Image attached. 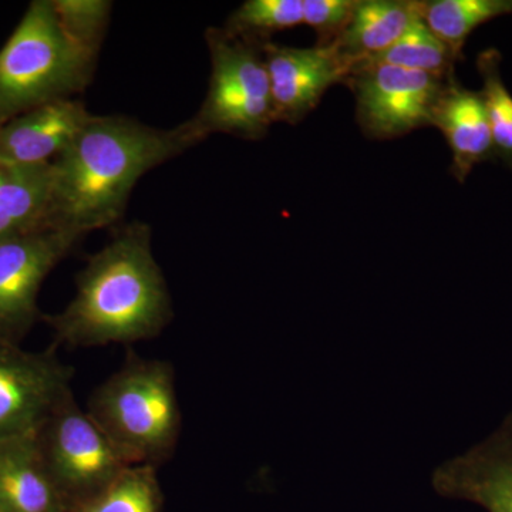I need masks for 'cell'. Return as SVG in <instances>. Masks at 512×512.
<instances>
[{"label":"cell","mask_w":512,"mask_h":512,"mask_svg":"<svg viewBox=\"0 0 512 512\" xmlns=\"http://www.w3.org/2000/svg\"><path fill=\"white\" fill-rule=\"evenodd\" d=\"M205 40L211 56L210 87L190 119L192 126L204 140L214 133L261 140L275 123L261 45L218 28L208 29Z\"/></svg>","instance_id":"cell-5"},{"label":"cell","mask_w":512,"mask_h":512,"mask_svg":"<svg viewBox=\"0 0 512 512\" xmlns=\"http://www.w3.org/2000/svg\"><path fill=\"white\" fill-rule=\"evenodd\" d=\"M202 141L190 120L164 130L92 114L52 163L53 225L87 235L116 224L144 174Z\"/></svg>","instance_id":"cell-1"},{"label":"cell","mask_w":512,"mask_h":512,"mask_svg":"<svg viewBox=\"0 0 512 512\" xmlns=\"http://www.w3.org/2000/svg\"><path fill=\"white\" fill-rule=\"evenodd\" d=\"M52 225V163L0 164V241Z\"/></svg>","instance_id":"cell-16"},{"label":"cell","mask_w":512,"mask_h":512,"mask_svg":"<svg viewBox=\"0 0 512 512\" xmlns=\"http://www.w3.org/2000/svg\"><path fill=\"white\" fill-rule=\"evenodd\" d=\"M53 8L66 35L86 52L99 56L113 3L109 0H53Z\"/></svg>","instance_id":"cell-22"},{"label":"cell","mask_w":512,"mask_h":512,"mask_svg":"<svg viewBox=\"0 0 512 512\" xmlns=\"http://www.w3.org/2000/svg\"><path fill=\"white\" fill-rule=\"evenodd\" d=\"M0 511H69L40 456L36 433L0 440Z\"/></svg>","instance_id":"cell-14"},{"label":"cell","mask_w":512,"mask_h":512,"mask_svg":"<svg viewBox=\"0 0 512 512\" xmlns=\"http://www.w3.org/2000/svg\"><path fill=\"white\" fill-rule=\"evenodd\" d=\"M431 126L440 128L446 137L453 156L451 174L458 183L463 184L476 165L495 157L483 94L461 86L456 77L444 87Z\"/></svg>","instance_id":"cell-13"},{"label":"cell","mask_w":512,"mask_h":512,"mask_svg":"<svg viewBox=\"0 0 512 512\" xmlns=\"http://www.w3.org/2000/svg\"><path fill=\"white\" fill-rule=\"evenodd\" d=\"M477 69L483 80V94L493 136L494 154L512 171V94L501 76V55L497 49H485L477 57Z\"/></svg>","instance_id":"cell-21"},{"label":"cell","mask_w":512,"mask_h":512,"mask_svg":"<svg viewBox=\"0 0 512 512\" xmlns=\"http://www.w3.org/2000/svg\"><path fill=\"white\" fill-rule=\"evenodd\" d=\"M36 441L43 463L69 508L96 494L130 467L86 409L77 404L72 390L37 429Z\"/></svg>","instance_id":"cell-6"},{"label":"cell","mask_w":512,"mask_h":512,"mask_svg":"<svg viewBox=\"0 0 512 512\" xmlns=\"http://www.w3.org/2000/svg\"><path fill=\"white\" fill-rule=\"evenodd\" d=\"M433 487L485 512H512V410L493 433L440 464Z\"/></svg>","instance_id":"cell-11"},{"label":"cell","mask_w":512,"mask_h":512,"mask_svg":"<svg viewBox=\"0 0 512 512\" xmlns=\"http://www.w3.org/2000/svg\"><path fill=\"white\" fill-rule=\"evenodd\" d=\"M0 512H2V511H0Z\"/></svg>","instance_id":"cell-24"},{"label":"cell","mask_w":512,"mask_h":512,"mask_svg":"<svg viewBox=\"0 0 512 512\" xmlns=\"http://www.w3.org/2000/svg\"><path fill=\"white\" fill-rule=\"evenodd\" d=\"M302 23V0H247L231 13L222 29L238 39L264 45L274 33Z\"/></svg>","instance_id":"cell-20"},{"label":"cell","mask_w":512,"mask_h":512,"mask_svg":"<svg viewBox=\"0 0 512 512\" xmlns=\"http://www.w3.org/2000/svg\"><path fill=\"white\" fill-rule=\"evenodd\" d=\"M90 117L77 99L53 101L13 117L0 126V164L53 163Z\"/></svg>","instance_id":"cell-12"},{"label":"cell","mask_w":512,"mask_h":512,"mask_svg":"<svg viewBox=\"0 0 512 512\" xmlns=\"http://www.w3.org/2000/svg\"><path fill=\"white\" fill-rule=\"evenodd\" d=\"M420 0H357L349 25L333 43L350 70L390 49L421 18Z\"/></svg>","instance_id":"cell-15"},{"label":"cell","mask_w":512,"mask_h":512,"mask_svg":"<svg viewBox=\"0 0 512 512\" xmlns=\"http://www.w3.org/2000/svg\"><path fill=\"white\" fill-rule=\"evenodd\" d=\"M357 0H302L303 23L318 35L316 46H332L352 19Z\"/></svg>","instance_id":"cell-23"},{"label":"cell","mask_w":512,"mask_h":512,"mask_svg":"<svg viewBox=\"0 0 512 512\" xmlns=\"http://www.w3.org/2000/svg\"><path fill=\"white\" fill-rule=\"evenodd\" d=\"M274 120L298 124L322 100L323 94L336 83H345L349 64L335 47L279 46L272 42L261 45Z\"/></svg>","instance_id":"cell-10"},{"label":"cell","mask_w":512,"mask_h":512,"mask_svg":"<svg viewBox=\"0 0 512 512\" xmlns=\"http://www.w3.org/2000/svg\"><path fill=\"white\" fill-rule=\"evenodd\" d=\"M164 494L157 468L127 467L119 477L67 512H163Z\"/></svg>","instance_id":"cell-18"},{"label":"cell","mask_w":512,"mask_h":512,"mask_svg":"<svg viewBox=\"0 0 512 512\" xmlns=\"http://www.w3.org/2000/svg\"><path fill=\"white\" fill-rule=\"evenodd\" d=\"M73 369L56 346L28 352L0 339V440L35 434L57 402L72 390Z\"/></svg>","instance_id":"cell-9"},{"label":"cell","mask_w":512,"mask_h":512,"mask_svg":"<svg viewBox=\"0 0 512 512\" xmlns=\"http://www.w3.org/2000/svg\"><path fill=\"white\" fill-rule=\"evenodd\" d=\"M83 237L52 225L0 241V339L20 345L42 320L37 308L40 288Z\"/></svg>","instance_id":"cell-8"},{"label":"cell","mask_w":512,"mask_h":512,"mask_svg":"<svg viewBox=\"0 0 512 512\" xmlns=\"http://www.w3.org/2000/svg\"><path fill=\"white\" fill-rule=\"evenodd\" d=\"M457 60L450 47L431 32L423 18H419L390 49L370 62L392 64L448 79L454 76Z\"/></svg>","instance_id":"cell-19"},{"label":"cell","mask_w":512,"mask_h":512,"mask_svg":"<svg viewBox=\"0 0 512 512\" xmlns=\"http://www.w3.org/2000/svg\"><path fill=\"white\" fill-rule=\"evenodd\" d=\"M151 238L147 224L133 222L90 256L69 305L42 316L55 346L130 345L157 338L170 325L173 303Z\"/></svg>","instance_id":"cell-2"},{"label":"cell","mask_w":512,"mask_h":512,"mask_svg":"<svg viewBox=\"0 0 512 512\" xmlns=\"http://www.w3.org/2000/svg\"><path fill=\"white\" fill-rule=\"evenodd\" d=\"M86 412L128 466L158 468L173 457L183 430L174 366L128 352L90 394Z\"/></svg>","instance_id":"cell-3"},{"label":"cell","mask_w":512,"mask_h":512,"mask_svg":"<svg viewBox=\"0 0 512 512\" xmlns=\"http://www.w3.org/2000/svg\"><path fill=\"white\" fill-rule=\"evenodd\" d=\"M97 57L70 39L53 0H35L0 49V126L92 83Z\"/></svg>","instance_id":"cell-4"},{"label":"cell","mask_w":512,"mask_h":512,"mask_svg":"<svg viewBox=\"0 0 512 512\" xmlns=\"http://www.w3.org/2000/svg\"><path fill=\"white\" fill-rule=\"evenodd\" d=\"M421 18L460 59L471 33L501 16L512 15V0H427Z\"/></svg>","instance_id":"cell-17"},{"label":"cell","mask_w":512,"mask_h":512,"mask_svg":"<svg viewBox=\"0 0 512 512\" xmlns=\"http://www.w3.org/2000/svg\"><path fill=\"white\" fill-rule=\"evenodd\" d=\"M450 79L366 62L352 67L345 83L355 93L356 119L363 133L373 140H392L431 126Z\"/></svg>","instance_id":"cell-7"}]
</instances>
